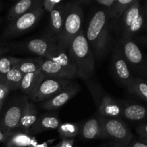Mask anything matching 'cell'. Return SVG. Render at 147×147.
Masks as SVG:
<instances>
[{
	"label": "cell",
	"mask_w": 147,
	"mask_h": 147,
	"mask_svg": "<svg viewBox=\"0 0 147 147\" xmlns=\"http://www.w3.org/2000/svg\"><path fill=\"white\" fill-rule=\"evenodd\" d=\"M84 12L78 1H69L64 25L57 46L59 49L67 51L76 36L82 30Z\"/></svg>",
	"instance_id": "cell-5"
},
{
	"label": "cell",
	"mask_w": 147,
	"mask_h": 147,
	"mask_svg": "<svg viewBox=\"0 0 147 147\" xmlns=\"http://www.w3.org/2000/svg\"><path fill=\"white\" fill-rule=\"evenodd\" d=\"M117 42L131 73L147 78V57L137 43L131 39H119Z\"/></svg>",
	"instance_id": "cell-7"
},
{
	"label": "cell",
	"mask_w": 147,
	"mask_h": 147,
	"mask_svg": "<svg viewBox=\"0 0 147 147\" xmlns=\"http://www.w3.org/2000/svg\"><path fill=\"white\" fill-rule=\"evenodd\" d=\"M11 48V45L6 43H0V55L7 53Z\"/></svg>",
	"instance_id": "cell-37"
},
{
	"label": "cell",
	"mask_w": 147,
	"mask_h": 147,
	"mask_svg": "<svg viewBox=\"0 0 147 147\" xmlns=\"http://www.w3.org/2000/svg\"><path fill=\"white\" fill-rule=\"evenodd\" d=\"M3 103H0V113H1V109H2V106H3Z\"/></svg>",
	"instance_id": "cell-41"
},
{
	"label": "cell",
	"mask_w": 147,
	"mask_h": 147,
	"mask_svg": "<svg viewBox=\"0 0 147 147\" xmlns=\"http://www.w3.org/2000/svg\"><path fill=\"white\" fill-rule=\"evenodd\" d=\"M11 47L24 53H30L43 58H50L57 50V43L47 36L15 43Z\"/></svg>",
	"instance_id": "cell-10"
},
{
	"label": "cell",
	"mask_w": 147,
	"mask_h": 147,
	"mask_svg": "<svg viewBox=\"0 0 147 147\" xmlns=\"http://www.w3.org/2000/svg\"><path fill=\"white\" fill-rule=\"evenodd\" d=\"M115 1L116 0H96L95 2L96 4L100 6V7L104 8L108 11L109 15H110L113 10Z\"/></svg>",
	"instance_id": "cell-30"
},
{
	"label": "cell",
	"mask_w": 147,
	"mask_h": 147,
	"mask_svg": "<svg viewBox=\"0 0 147 147\" xmlns=\"http://www.w3.org/2000/svg\"><path fill=\"white\" fill-rule=\"evenodd\" d=\"M43 60L44 58L40 57L27 59L22 58L16 67L23 75L35 73V72L40 71Z\"/></svg>",
	"instance_id": "cell-24"
},
{
	"label": "cell",
	"mask_w": 147,
	"mask_h": 147,
	"mask_svg": "<svg viewBox=\"0 0 147 147\" xmlns=\"http://www.w3.org/2000/svg\"><path fill=\"white\" fill-rule=\"evenodd\" d=\"M128 147H147V142L144 141L139 139V140H136V139H133V140L129 143V144L127 146Z\"/></svg>",
	"instance_id": "cell-33"
},
{
	"label": "cell",
	"mask_w": 147,
	"mask_h": 147,
	"mask_svg": "<svg viewBox=\"0 0 147 147\" xmlns=\"http://www.w3.org/2000/svg\"><path fill=\"white\" fill-rule=\"evenodd\" d=\"M74 144V139H62L60 142L53 147H73Z\"/></svg>",
	"instance_id": "cell-32"
},
{
	"label": "cell",
	"mask_w": 147,
	"mask_h": 147,
	"mask_svg": "<svg viewBox=\"0 0 147 147\" xmlns=\"http://www.w3.org/2000/svg\"><path fill=\"white\" fill-rule=\"evenodd\" d=\"M134 39L136 40H134L136 42H138L139 44L142 45L144 46V47H147V34H144V35L137 36Z\"/></svg>",
	"instance_id": "cell-35"
},
{
	"label": "cell",
	"mask_w": 147,
	"mask_h": 147,
	"mask_svg": "<svg viewBox=\"0 0 147 147\" xmlns=\"http://www.w3.org/2000/svg\"><path fill=\"white\" fill-rule=\"evenodd\" d=\"M128 90L141 99L147 102V80L139 77H134L131 83L127 87Z\"/></svg>",
	"instance_id": "cell-26"
},
{
	"label": "cell",
	"mask_w": 147,
	"mask_h": 147,
	"mask_svg": "<svg viewBox=\"0 0 147 147\" xmlns=\"http://www.w3.org/2000/svg\"><path fill=\"white\" fill-rule=\"evenodd\" d=\"M142 9H143L144 15L145 20H146V23L147 25V4H145L144 6H142Z\"/></svg>",
	"instance_id": "cell-39"
},
{
	"label": "cell",
	"mask_w": 147,
	"mask_h": 147,
	"mask_svg": "<svg viewBox=\"0 0 147 147\" xmlns=\"http://www.w3.org/2000/svg\"><path fill=\"white\" fill-rule=\"evenodd\" d=\"M28 147H47V143H42V144H38L36 141V139L34 138L33 139L32 142L31 144Z\"/></svg>",
	"instance_id": "cell-38"
},
{
	"label": "cell",
	"mask_w": 147,
	"mask_h": 147,
	"mask_svg": "<svg viewBox=\"0 0 147 147\" xmlns=\"http://www.w3.org/2000/svg\"><path fill=\"white\" fill-rule=\"evenodd\" d=\"M9 92V90L5 86L0 83V103H4L6 97H7Z\"/></svg>",
	"instance_id": "cell-34"
},
{
	"label": "cell",
	"mask_w": 147,
	"mask_h": 147,
	"mask_svg": "<svg viewBox=\"0 0 147 147\" xmlns=\"http://www.w3.org/2000/svg\"><path fill=\"white\" fill-rule=\"evenodd\" d=\"M12 133L13 131L7 132V131H0V144L4 143V142L7 140V139L11 136V134Z\"/></svg>",
	"instance_id": "cell-36"
},
{
	"label": "cell",
	"mask_w": 147,
	"mask_h": 147,
	"mask_svg": "<svg viewBox=\"0 0 147 147\" xmlns=\"http://www.w3.org/2000/svg\"><path fill=\"white\" fill-rule=\"evenodd\" d=\"M136 131L140 136V139L147 142V123H143L138 125L136 128Z\"/></svg>",
	"instance_id": "cell-31"
},
{
	"label": "cell",
	"mask_w": 147,
	"mask_h": 147,
	"mask_svg": "<svg viewBox=\"0 0 147 147\" xmlns=\"http://www.w3.org/2000/svg\"><path fill=\"white\" fill-rule=\"evenodd\" d=\"M111 49V65L112 73L115 78L127 88L134 77L129 69L118 42H116Z\"/></svg>",
	"instance_id": "cell-11"
},
{
	"label": "cell",
	"mask_w": 147,
	"mask_h": 147,
	"mask_svg": "<svg viewBox=\"0 0 147 147\" xmlns=\"http://www.w3.org/2000/svg\"><path fill=\"white\" fill-rule=\"evenodd\" d=\"M67 7L68 2L63 3L50 14L49 28L45 36L52 39L57 44L64 25Z\"/></svg>",
	"instance_id": "cell-14"
},
{
	"label": "cell",
	"mask_w": 147,
	"mask_h": 147,
	"mask_svg": "<svg viewBox=\"0 0 147 147\" xmlns=\"http://www.w3.org/2000/svg\"><path fill=\"white\" fill-rule=\"evenodd\" d=\"M2 8H3L2 4H1V3H0V11H1V10L2 9Z\"/></svg>",
	"instance_id": "cell-42"
},
{
	"label": "cell",
	"mask_w": 147,
	"mask_h": 147,
	"mask_svg": "<svg viewBox=\"0 0 147 147\" xmlns=\"http://www.w3.org/2000/svg\"><path fill=\"white\" fill-rule=\"evenodd\" d=\"M81 87L77 83L72 82L68 86L63 89L62 91L57 93L51 99L42 102L41 106L45 110H55L61 106H64L66 103L73 98L76 95L80 92Z\"/></svg>",
	"instance_id": "cell-15"
},
{
	"label": "cell",
	"mask_w": 147,
	"mask_h": 147,
	"mask_svg": "<svg viewBox=\"0 0 147 147\" xmlns=\"http://www.w3.org/2000/svg\"><path fill=\"white\" fill-rule=\"evenodd\" d=\"M44 13L41 2L30 11L9 23L4 32V37H15L27 32L40 22Z\"/></svg>",
	"instance_id": "cell-8"
},
{
	"label": "cell",
	"mask_w": 147,
	"mask_h": 147,
	"mask_svg": "<svg viewBox=\"0 0 147 147\" xmlns=\"http://www.w3.org/2000/svg\"><path fill=\"white\" fill-rule=\"evenodd\" d=\"M97 108V113L106 118H121V105L103 89L96 80L84 81Z\"/></svg>",
	"instance_id": "cell-6"
},
{
	"label": "cell",
	"mask_w": 147,
	"mask_h": 147,
	"mask_svg": "<svg viewBox=\"0 0 147 147\" xmlns=\"http://www.w3.org/2000/svg\"><path fill=\"white\" fill-rule=\"evenodd\" d=\"M1 19H0V23H1Z\"/></svg>",
	"instance_id": "cell-43"
},
{
	"label": "cell",
	"mask_w": 147,
	"mask_h": 147,
	"mask_svg": "<svg viewBox=\"0 0 147 147\" xmlns=\"http://www.w3.org/2000/svg\"><path fill=\"white\" fill-rule=\"evenodd\" d=\"M72 83L67 79L45 78L31 98L36 102H44L51 99Z\"/></svg>",
	"instance_id": "cell-12"
},
{
	"label": "cell",
	"mask_w": 147,
	"mask_h": 147,
	"mask_svg": "<svg viewBox=\"0 0 147 147\" xmlns=\"http://www.w3.org/2000/svg\"><path fill=\"white\" fill-rule=\"evenodd\" d=\"M67 53L76 67L78 77L84 81L90 80L95 73V57L83 29L72 42Z\"/></svg>",
	"instance_id": "cell-2"
},
{
	"label": "cell",
	"mask_w": 147,
	"mask_h": 147,
	"mask_svg": "<svg viewBox=\"0 0 147 147\" xmlns=\"http://www.w3.org/2000/svg\"><path fill=\"white\" fill-rule=\"evenodd\" d=\"M121 118L131 121H141L147 120V108L142 105L122 102Z\"/></svg>",
	"instance_id": "cell-17"
},
{
	"label": "cell",
	"mask_w": 147,
	"mask_h": 147,
	"mask_svg": "<svg viewBox=\"0 0 147 147\" xmlns=\"http://www.w3.org/2000/svg\"><path fill=\"white\" fill-rule=\"evenodd\" d=\"M24 75L17 68L11 69L5 74L0 75V83L5 86L9 91L20 89Z\"/></svg>",
	"instance_id": "cell-22"
},
{
	"label": "cell",
	"mask_w": 147,
	"mask_h": 147,
	"mask_svg": "<svg viewBox=\"0 0 147 147\" xmlns=\"http://www.w3.org/2000/svg\"><path fill=\"white\" fill-rule=\"evenodd\" d=\"M110 18L108 11L100 7L94 11L85 32L94 57L103 58L111 50Z\"/></svg>",
	"instance_id": "cell-1"
},
{
	"label": "cell",
	"mask_w": 147,
	"mask_h": 147,
	"mask_svg": "<svg viewBox=\"0 0 147 147\" xmlns=\"http://www.w3.org/2000/svg\"><path fill=\"white\" fill-rule=\"evenodd\" d=\"M146 27L142 6L140 1L135 0L113 26L112 30L120 36V39L134 40Z\"/></svg>",
	"instance_id": "cell-3"
},
{
	"label": "cell",
	"mask_w": 147,
	"mask_h": 147,
	"mask_svg": "<svg viewBox=\"0 0 147 147\" xmlns=\"http://www.w3.org/2000/svg\"><path fill=\"white\" fill-rule=\"evenodd\" d=\"M42 0H20L14 4L9 10L7 20L9 22L30 11L35 7L41 4Z\"/></svg>",
	"instance_id": "cell-21"
},
{
	"label": "cell",
	"mask_w": 147,
	"mask_h": 147,
	"mask_svg": "<svg viewBox=\"0 0 147 147\" xmlns=\"http://www.w3.org/2000/svg\"><path fill=\"white\" fill-rule=\"evenodd\" d=\"M79 126L76 123H62L57 128L59 136L61 139H73L79 133Z\"/></svg>",
	"instance_id": "cell-27"
},
{
	"label": "cell",
	"mask_w": 147,
	"mask_h": 147,
	"mask_svg": "<svg viewBox=\"0 0 147 147\" xmlns=\"http://www.w3.org/2000/svg\"><path fill=\"white\" fill-rule=\"evenodd\" d=\"M34 139L29 134L16 130L4 142V147H28Z\"/></svg>",
	"instance_id": "cell-23"
},
{
	"label": "cell",
	"mask_w": 147,
	"mask_h": 147,
	"mask_svg": "<svg viewBox=\"0 0 147 147\" xmlns=\"http://www.w3.org/2000/svg\"><path fill=\"white\" fill-rule=\"evenodd\" d=\"M60 124V121L57 116L43 115L37 119V121L29 130L28 134H41L46 131L57 129Z\"/></svg>",
	"instance_id": "cell-20"
},
{
	"label": "cell",
	"mask_w": 147,
	"mask_h": 147,
	"mask_svg": "<svg viewBox=\"0 0 147 147\" xmlns=\"http://www.w3.org/2000/svg\"><path fill=\"white\" fill-rule=\"evenodd\" d=\"M38 119V113L35 106L27 100L20 119L17 130L28 134L30 128L34 124Z\"/></svg>",
	"instance_id": "cell-19"
},
{
	"label": "cell",
	"mask_w": 147,
	"mask_h": 147,
	"mask_svg": "<svg viewBox=\"0 0 147 147\" xmlns=\"http://www.w3.org/2000/svg\"><path fill=\"white\" fill-rule=\"evenodd\" d=\"M98 116L103 126L106 139H111L115 142L125 146H128L133 140V134L127 125L120 119L106 118L98 114Z\"/></svg>",
	"instance_id": "cell-9"
},
{
	"label": "cell",
	"mask_w": 147,
	"mask_h": 147,
	"mask_svg": "<svg viewBox=\"0 0 147 147\" xmlns=\"http://www.w3.org/2000/svg\"><path fill=\"white\" fill-rule=\"evenodd\" d=\"M111 147H128L127 146H125V145L117 143V142H114L111 144Z\"/></svg>",
	"instance_id": "cell-40"
},
{
	"label": "cell",
	"mask_w": 147,
	"mask_h": 147,
	"mask_svg": "<svg viewBox=\"0 0 147 147\" xmlns=\"http://www.w3.org/2000/svg\"><path fill=\"white\" fill-rule=\"evenodd\" d=\"M82 136L86 139H106L103 126L98 116L88 119L82 126L80 131Z\"/></svg>",
	"instance_id": "cell-16"
},
{
	"label": "cell",
	"mask_w": 147,
	"mask_h": 147,
	"mask_svg": "<svg viewBox=\"0 0 147 147\" xmlns=\"http://www.w3.org/2000/svg\"><path fill=\"white\" fill-rule=\"evenodd\" d=\"M40 71L45 78L72 80L78 77L77 70L69 57L67 51L59 48L51 57L44 58Z\"/></svg>",
	"instance_id": "cell-4"
},
{
	"label": "cell",
	"mask_w": 147,
	"mask_h": 147,
	"mask_svg": "<svg viewBox=\"0 0 147 147\" xmlns=\"http://www.w3.org/2000/svg\"><path fill=\"white\" fill-rule=\"evenodd\" d=\"M22 58L13 57V56H6L0 58V75L8 73L11 69L17 67Z\"/></svg>",
	"instance_id": "cell-28"
},
{
	"label": "cell",
	"mask_w": 147,
	"mask_h": 147,
	"mask_svg": "<svg viewBox=\"0 0 147 147\" xmlns=\"http://www.w3.org/2000/svg\"><path fill=\"white\" fill-rule=\"evenodd\" d=\"M64 2L61 0H42V7L45 11L50 14L55 9Z\"/></svg>",
	"instance_id": "cell-29"
},
{
	"label": "cell",
	"mask_w": 147,
	"mask_h": 147,
	"mask_svg": "<svg viewBox=\"0 0 147 147\" xmlns=\"http://www.w3.org/2000/svg\"><path fill=\"white\" fill-rule=\"evenodd\" d=\"M45 78L41 71L24 75L20 89L27 95V97L28 96V98H31Z\"/></svg>",
	"instance_id": "cell-18"
},
{
	"label": "cell",
	"mask_w": 147,
	"mask_h": 147,
	"mask_svg": "<svg viewBox=\"0 0 147 147\" xmlns=\"http://www.w3.org/2000/svg\"><path fill=\"white\" fill-rule=\"evenodd\" d=\"M27 99V96L22 97L9 107L0 120V131L10 132L17 130Z\"/></svg>",
	"instance_id": "cell-13"
},
{
	"label": "cell",
	"mask_w": 147,
	"mask_h": 147,
	"mask_svg": "<svg viewBox=\"0 0 147 147\" xmlns=\"http://www.w3.org/2000/svg\"><path fill=\"white\" fill-rule=\"evenodd\" d=\"M134 1L135 0H116L115 1L112 12L109 15L111 30L113 26L116 24L119 19L124 14L125 11L132 5Z\"/></svg>",
	"instance_id": "cell-25"
}]
</instances>
